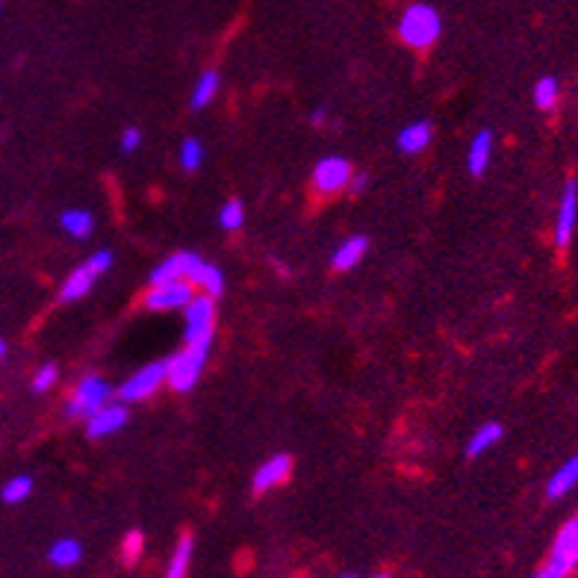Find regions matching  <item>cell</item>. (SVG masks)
<instances>
[{
    "label": "cell",
    "instance_id": "cell-1",
    "mask_svg": "<svg viewBox=\"0 0 578 578\" xmlns=\"http://www.w3.org/2000/svg\"><path fill=\"white\" fill-rule=\"evenodd\" d=\"M439 33H443V18L431 4H413L405 9V15H401L399 21V36L401 42L408 44L413 51H425L431 48Z\"/></svg>",
    "mask_w": 578,
    "mask_h": 578
},
{
    "label": "cell",
    "instance_id": "cell-2",
    "mask_svg": "<svg viewBox=\"0 0 578 578\" xmlns=\"http://www.w3.org/2000/svg\"><path fill=\"white\" fill-rule=\"evenodd\" d=\"M210 345L213 343H186L178 354L165 360V384H171V390L189 392L201 381V372L207 366Z\"/></svg>",
    "mask_w": 578,
    "mask_h": 578
},
{
    "label": "cell",
    "instance_id": "cell-3",
    "mask_svg": "<svg viewBox=\"0 0 578 578\" xmlns=\"http://www.w3.org/2000/svg\"><path fill=\"white\" fill-rule=\"evenodd\" d=\"M109 265H113V251H107V248L104 251H95L86 263L77 265V269L68 274L66 283H62V289H59V298L77 301L83 296H89V289L95 287V281L100 278V274L109 272Z\"/></svg>",
    "mask_w": 578,
    "mask_h": 578
},
{
    "label": "cell",
    "instance_id": "cell-4",
    "mask_svg": "<svg viewBox=\"0 0 578 578\" xmlns=\"http://www.w3.org/2000/svg\"><path fill=\"white\" fill-rule=\"evenodd\" d=\"M109 396H113V390H109V384L100 378V375H86L68 399V416L71 419L91 416V413L107 405Z\"/></svg>",
    "mask_w": 578,
    "mask_h": 578
},
{
    "label": "cell",
    "instance_id": "cell-5",
    "mask_svg": "<svg viewBox=\"0 0 578 578\" xmlns=\"http://www.w3.org/2000/svg\"><path fill=\"white\" fill-rule=\"evenodd\" d=\"M186 343H213L216 305L210 296H195L186 307Z\"/></svg>",
    "mask_w": 578,
    "mask_h": 578
},
{
    "label": "cell",
    "instance_id": "cell-6",
    "mask_svg": "<svg viewBox=\"0 0 578 578\" xmlns=\"http://www.w3.org/2000/svg\"><path fill=\"white\" fill-rule=\"evenodd\" d=\"M352 174L354 169L345 157H322L313 165V186L322 195H337V192L348 189Z\"/></svg>",
    "mask_w": 578,
    "mask_h": 578
},
{
    "label": "cell",
    "instance_id": "cell-7",
    "mask_svg": "<svg viewBox=\"0 0 578 578\" xmlns=\"http://www.w3.org/2000/svg\"><path fill=\"white\" fill-rule=\"evenodd\" d=\"M162 384H165V363L142 366L139 372L131 375V378L118 387V399H122V401H142V399L154 396Z\"/></svg>",
    "mask_w": 578,
    "mask_h": 578
},
{
    "label": "cell",
    "instance_id": "cell-8",
    "mask_svg": "<svg viewBox=\"0 0 578 578\" xmlns=\"http://www.w3.org/2000/svg\"><path fill=\"white\" fill-rule=\"evenodd\" d=\"M195 298L189 281H171V283H160V287H151L148 296H145V307L148 310H183L189 301Z\"/></svg>",
    "mask_w": 578,
    "mask_h": 578
},
{
    "label": "cell",
    "instance_id": "cell-9",
    "mask_svg": "<svg viewBox=\"0 0 578 578\" xmlns=\"http://www.w3.org/2000/svg\"><path fill=\"white\" fill-rule=\"evenodd\" d=\"M201 265V257L192 254V251H178L157 265L151 272V287H160V283H171V281H189L192 283V274Z\"/></svg>",
    "mask_w": 578,
    "mask_h": 578
},
{
    "label": "cell",
    "instance_id": "cell-10",
    "mask_svg": "<svg viewBox=\"0 0 578 578\" xmlns=\"http://www.w3.org/2000/svg\"><path fill=\"white\" fill-rule=\"evenodd\" d=\"M575 218H578V183L570 180L564 186V198H561V207H558V225H555V242L561 248L573 240Z\"/></svg>",
    "mask_w": 578,
    "mask_h": 578
},
{
    "label": "cell",
    "instance_id": "cell-11",
    "mask_svg": "<svg viewBox=\"0 0 578 578\" xmlns=\"http://www.w3.org/2000/svg\"><path fill=\"white\" fill-rule=\"evenodd\" d=\"M86 431H89V437L91 439H100V437H109V434H115V431H122L127 425V408L124 405H107L95 410L91 416H86Z\"/></svg>",
    "mask_w": 578,
    "mask_h": 578
},
{
    "label": "cell",
    "instance_id": "cell-12",
    "mask_svg": "<svg viewBox=\"0 0 578 578\" xmlns=\"http://www.w3.org/2000/svg\"><path fill=\"white\" fill-rule=\"evenodd\" d=\"M549 564L561 566L564 573H570L573 566L578 564V517H573L570 522H566V526L561 528V534L555 537Z\"/></svg>",
    "mask_w": 578,
    "mask_h": 578
},
{
    "label": "cell",
    "instance_id": "cell-13",
    "mask_svg": "<svg viewBox=\"0 0 578 578\" xmlns=\"http://www.w3.org/2000/svg\"><path fill=\"white\" fill-rule=\"evenodd\" d=\"M289 472H292V457L289 455H274L269 457L260 470L254 472V493H265V490H272V487H278V484H283L289 479Z\"/></svg>",
    "mask_w": 578,
    "mask_h": 578
},
{
    "label": "cell",
    "instance_id": "cell-14",
    "mask_svg": "<svg viewBox=\"0 0 578 578\" xmlns=\"http://www.w3.org/2000/svg\"><path fill=\"white\" fill-rule=\"evenodd\" d=\"M366 251H369V240H366V236H352V240H345L334 254H330V265H334L337 272H348L363 260Z\"/></svg>",
    "mask_w": 578,
    "mask_h": 578
},
{
    "label": "cell",
    "instance_id": "cell-15",
    "mask_svg": "<svg viewBox=\"0 0 578 578\" xmlns=\"http://www.w3.org/2000/svg\"><path fill=\"white\" fill-rule=\"evenodd\" d=\"M490 157H493V131H479V133H475L472 145H470V154H466V165H470V174L481 178V174L487 171Z\"/></svg>",
    "mask_w": 578,
    "mask_h": 578
},
{
    "label": "cell",
    "instance_id": "cell-16",
    "mask_svg": "<svg viewBox=\"0 0 578 578\" xmlns=\"http://www.w3.org/2000/svg\"><path fill=\"white\" fill-rule=\"evenodd\" d=\"M431 136H434V127H431V122H413L408 124L405 131H399V151L401 154H419V151H425L428 148V142H431Z\"/></svg>",
    "mask_w": 578,
    "mask_h": 578
},
{
    "label": "cell",
    "instance_id": "cell-17",
    "mask_svg": "<svg viewBox=\"0 0 578 578\" xmlns=\"http://www.w3.org/2000/svg\"><path fill=\"white\" fill-rule=\"evenodd\" d=\"M578 487V455H573L570 461H566L561 470H558L552 479H549L546 484V495L549 499H561V495H566L570 490Z\"/></svg>",
    "mask_w": 578,
    "mask_h": 578
},
{
    "label": "cell",
    "instance_id": "cell-18",
    "mask_svg": "<svg viewBox=\"0 0 578 578\" xmlns=\"http://www.w3.org/2000/svg\"><path fill=\"white\" fill-rule=\"evenodd\" d=\"M48 561L59 570H68V566H77L83 561V546L75 537H59L57 543L48 549Z\"/></svg>",
    "mask_w": 578,
    "mask_h": 578
},
{
    "label": "cell",
    "instance_id": "cell-19",
    "mask_svg": "<svg viewBox=\"0 0 578 578\" xmlns=\"http://www.w3.org/2000/svg\"><path fill=\"white\" fill-rule=\"evenodd\" d=\"M59 227L66 231L71 240H89L91 231H95V216L89 210H66L59 216Z\"/></svg>",
    "mask_w": 578,
    "mask_h": 578
},
{
    "label": "cell",
    "instance_id": "cell-20",
    "mask_svg": "<svg viewBox=\"0 0 578 578\" xmlns=\"http://www.w3.org/2000/svg\"><path fill=\"white\" fill-rule=\"evenodd\" d=\"M502 434H504V428L499 425V422H487V425H481V428L470 437V443H466V457H479V455H484L487 448H493L495 443H499Z\"/></svg>",
    "mask_w": 578,
    "mask_h": 578
},
{
    "label": "cell",
    "instance_id": "cell-21",
    "mask_svg": "<svg viewBox=\"0 0 578 578\" xmlns=\"http://www.w3.org/2000/svg\"><path fill=\"white\" fill-rule=\"evenodd\" d=\"M192 283H198V287L204 289L210 298H216V296H222V292H225V274H222V269H218V265H213V263H207V260H201L195 274H192Z\"/></svg>",
    "mask_w": 578,
    "mask_h": 578
},
{
    "label": "cell",
    "instance_id": "cell-22",
    "mask_svg": "<svg viewBox=\"0 0 578 578\" xmlns=\"http://www.w3.org/2000/svg\"><path fill=\"white\" fill-rule=\"evenodd\" d=\"M192 549H195V540H192L189 534H183L178 540V546H174L169 566H165V578H186L189 561H192Z\"/></svg>",
    "mask_w": 578,
    "mask_h": 578
},
{
    "label": "cell",
    "instance_id": "cell-23",
    "mask_svg": "<svg viewBox=\"0 0 578 578\" xmlns=\"http://www.w3.org/2000/svg\"><path fill=\"white\" fill-rule=\"evenodd\" d=\"M218 86H222V77H218V71H204V75L198 77L195 89H192V107H195V109L210 107V100L218 95Z\"/></svg>",
    "mask_w": 578,
    "mask_h": 578
},
{
    "label": "cell",
    "instance_id": "cell-24",
    "mask_svg": "<svg viewBox=\"0 0 578 578\" xmlns=\"http://www.w3.org/2000/svg\"><path fill=\"white\" fill-rule=\"evenodd\" d=\"M30 493H33V479L30 475H15V479H9L4 484V490H0V499H4L6 504H21L30 499Z\"/></svg>",
    "mask_w": 578,
    "mask_h": 578
},
{
    "label": "cell",
    "instance_id": "cell-25",
    "mask_svg": "<svg viewBox=\"0 0 578 578\" xmlns=\"http://www.w3.org/2000/svg\"><path fill=\"white\" fill-rule=\"evenodd\" d=\"M178 160H180V169L183 171H198L201 162H204V145H201L198 139H186V142L180 145Z\"/></svg>",
    "mask_w": 578,
    "mask_h": 578
},
{
    "label": "cell",
    "instance_id": "cell-26",
    "mask_svg": "<svg viewBox=\"0 0 578 578\" xmlns=\"http://www.w3.org/2000/svg\"><path fill=\"white\" fill-rule=\"evenodd\" d=\"M242 222H245L242 201H227V204L218 210V227H222V231H240Z\"/></svg>",
    "mask_w": 578,
    "mask_h": 578
},
{
    "label": "cell",
    "instance_id": "cell-27",
    "mask_svg": "<svg viewBox=\"0 0 578 578\" xmlns=\"http://www.w3.org/2000/svg\"><path fill=\"white\" fill-rule=\"evenodd\" d=\"M558 80L555 77H540L537 80V86H534V104L540 109H552L555 107V100H558Z\"/></svg>",
    "mask_w": 578,
    "mask_h": 578
},
{
    "label": "cell",
    "instance_id": "cell-28",
    "mask_svg": "<svg viewBox=\"0 0 578 578\" xmlns=\"http://www.w3.org/2000/svg\"><path fill=\"white\" fill-rule=\"evenodd\" d=\"M57 378H59V369L53 363H44V366H39L36 369V375H33V390L36 392H48L53 384H57Z\"/></svg>",
    "mask_w": 578,
    "mask_h": 578
},
{
    "label": "cell",
    "instance_id": "cell-29",
    "mask_svg": "<svg viewBox=\"0 0 578 578\" xmlns=\"http://www.w3.org/2000/svg\"><path fill=\"white\" fill-rule=\"evenodd\" d=\"M142 549H145V537L139 534V531H131V534L124 537V543H122L124 561L127 564H136V561H139V555H142Z\"/></svg>",
    "mask_w": 578,
    "mask_h": 578
},
{
    "label": "cell",
    "instance_id": "cell-30",
    "mask_svg": "<svg viewBox=\"0 0 578 578\" xmlns=\"http://www.w3.org/2000/svg\"><path fill=\"white\" fill-rule=\"evenodd\" d=\"M139 145H142V133L136 131V127H127L122 133V154H133Z\"/></svg>",
    "mask_w": 578,
    "mask_h": 578
},
{
    "label": "cell",
    "instance_id": "cell-31",
    "mask_svg": "<svg viewBox=\"0 0 578 578\" xmlns=\"http://www.w3.org/2000/svg\"><path fill=\"white\" fill-rule=\"evenodd\" d=\"M366 186H369V178H366L363 171H360V174H352V180H348V189H352L354 195H360Z\"/></svg>",
    "mask_w": 578,
    "mask_h": 578
},
{
    "label": "cell",
    "instance_id": "cell-32",
    "mask_svg": "<svg viewBox=\"0 0 578 578\" xmlns=\"http://www.w3.org/2000/svg\"><path fill=\"white\" fill-rule=\"evenodd\" d=\"M534 578H566V573L561 570V566H555V564H546L543 570H540Z\"/></svg>",
    "mask_w": 578,
    "mask_h": 578
},
{
    "label": "cell",
    "instance_id": "cell-33",
    "mask_svg": "<svg viewBox=\"0 0 578 578\" xmlns=\"http://www.w3.org/2000/svg\"><path fill=\"white\" fill-rule=\"evenodd\" d=\"M310 122H313V124H325V122H328V109H325V107L313 109V115H310Z\"/></svg>",
    "mask_w": 578,
    "mask_h": 578
},
{
    "label": "cell",
    "instance_id": "cell-34",
    "mask_svg": "<svg viewBox=\"0 0 578 578\" xmlns=\"http://www.w3.org/2000/svg\"><path fill=\"white\" fill-rule=\"evenodd\" d=\"M4 354H6V343L0 339V360H4Z\"/></svg>",
    "mask_w": 578,
    "mask_h": 578
},
{
    "label": "cell",
    "instance_id": "cell-35",
    "mask_svg": "<svg viewBox=\"0 0 578 578\" xmlns=\"http://www.w3.org/2000/svg\"><path fill=\"white\" fill-rule=\"evenodd\" d=\"M369 578H390L387 573H375V575H369Z\"/></svg>",
    "mask_w": 578,
    "mask_h": 578
},
{
    "label": "cell",
    "instance_id": "cell-36",
    "mask_svg": "<svg viewBox=\"0 0 578 578\" xmlns=\"http://www.w3.org/2000/svg\"><path fill=\"white\" fill-rule=\"evenodd\" d=\"M337 578H354V575H348V573H345V575H337Z\"/></svg>",
    "mask_w": 578,
    "mask_h": 578
},
{
    "label": "cell",
    "instance_id": "cell-37",
    "mask_svg": "<svg viewBox=\"0 0 578 578\" xmlns=\"http://www.w3.org/2000/svg\"><path fill=\"white\" fill-rule=\"evenodd\" d=\"M0 6H4V0H0Z\"/></svg>",
    "mask_w": 578,
    "mask_h": 578
}]
</instances>
